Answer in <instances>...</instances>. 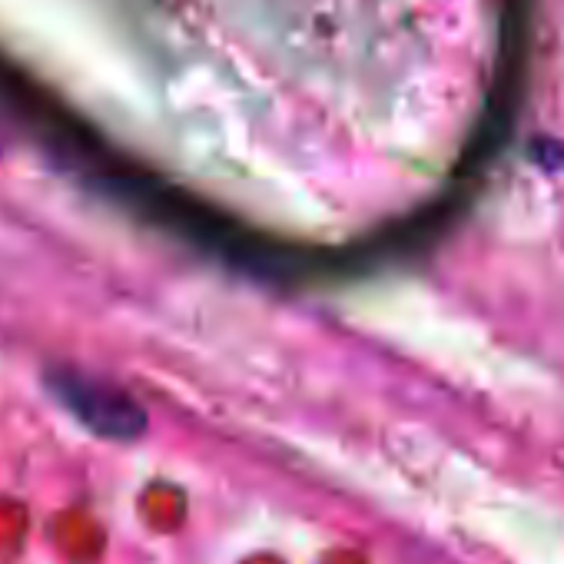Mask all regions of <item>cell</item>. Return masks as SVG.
<instances>
[{
    "label": "cell",
    "instance_id": "obj_1",
    "mask_svg": "<svg viewBox=\"0 0 564 564\" xmlns=\"http://www.w3.org/2000/svg\"><path fill=\"white\" fill-rule=\"evenodd\" d=\"M47 392L90 432L104 438H137L147 429L143 409L120 389L90 379L77 369H51L47 372Z\"/></svg>",
    "mask_w": 564,
    "mask_h": 564
}]
</instances>
